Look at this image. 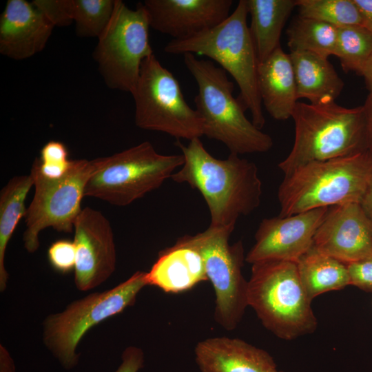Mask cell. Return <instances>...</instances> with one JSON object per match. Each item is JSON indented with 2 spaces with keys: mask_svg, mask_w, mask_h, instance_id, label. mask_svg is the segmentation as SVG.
I'll return each mask as SVG.
<instances>
[{
  "mask_svg": "<svg viewBox=\"0 0 372 372\" xmlns=\"http://www.w3.org/2000/svg\"><path fill=\"white\" fill-rule=\"evenodd\" d=\"M363 106L366 117V149L372 154V91L369 92Z\"/></svg>",
  "mask_w": 372,
  "mask_h": 372,
  "instance_id": "obj_34",
  "label": "cell"
},
{
  "mask_svg": "<svg viewBox=\"0 0 372 372\" xmlns=\"http://www.w3.org/2000/svg\"><path fill=\"white\" fill-rule=\"evenodd\" d=\"M85 196L126 206L160 187L184 163L183 154H161L144 141L113 155L92 159Z\"/></svg>",
  "mask_w": 372,
  "mask_h": 372,
  "instance_id": "obj_7",
  "label": "cell"
},
{
  "mask_svg": "<svg viewBox=\"0 0 372 372\" xmlns=\"http://www.w3.org/2000/svg\"><path fill=\"white\" fill-rule=\"evenodd\" d=\"M148 286L146 272L137 271L114 287L93 292L69 303L42 323V340L46 349L65 370L79 364L76 349L93 327L132 306L139 292Z\"/></svg>",
  "mask_w": 372,
  "mask_h": 372,
  "instance_id": "obj_8",
  "label": "cell"
},
{
  "mask_svg": "<svg viewBox=\"0 0 372 372\" xmlns=\"http://www.w3.org/2000/svg\"><path fill=\"white\" fill-rule=\"evenodd\" d=\"M232 231L209 225L202 232L185 235L176 240L201 256L215 292V320L227 331L236 327L248 306L247 281L242 273L245 260L243 245L241 240L229 243Z\"/></svg>",
  "mask_w": 372,
  "mask_h": 372,
  "instance_id": "obj_11",
  "label": "cell"
},
{
  "mask_svg": "<svg viewBox=\"0 0 372 372\" xmlns=\"http://www.w3.org/2000/svg\"><path fill=\"white\" fill-rule=\"evenodd\" d=\"M250 16L249 32L259 63L280 47L282 29L296 0H245Z\"/></svg>",
  "mask_w": 372,
  "mask_h": 372,
  "instance_id": "obj_22",
  "label": "cell"
},
{
  "mask_svg": "<svg viewBox=\"0 0 372 372\" xmlns=\"http://www.w3.org/2000/svg\"><path fill=\"white\" fill-rule=\"evenodd\" d=\"M146 280L147 285L173 293L189 290L208 280L200 254L178 242L159 252L157 260L146 272Z\"/></svg>",
  "mask_w": 372,
  "mask_h": 372,
  "instance_id": "obj_20",
  "label": "cell"
},
{
  "mask_svg": "<svg viewBox=\"0 0 372 372\" xmlns=\"http://www.w3.org/2000/svg\"><path fill=\"white\" fill-rule=\"evenodd\" d=\"M54 27L32 2L8 0L0 19V52L14 60L30 58L43 50Z\"/></svg>",
  "mask_w": 372,
  "mask_h": 372,
  "instance_id": "obj_17",
  "label": "cell"
},
{
  "mask_svg": "<svg viewBox=\"0 0 372 372\" xmlns=\"http://www.w3.org/2000/svg\"><path fill=\"white\" fill-rule=\"evenodd\" d=\"M295 137L288 156L278 165L284 175L305 164L353 155L366 149L362 105L298 102L292 117Z\"/></svg>",
  "mask_w": 372,
  "mask_h": 372,
  "instance_id": "obj_4",
  "label": "cell"
},
{
  "mask_svg": "<svg viewBox=\"0 0 372 372\" xmlns=\"http://www.w3.org/2000/svg\"><path fill=\"white\" fill-rule=\"evenodd\" d=\"M290 52H308L325 59L335 55L338 28L298 15L287 31Z\"/></svg>",
  "mask_w": 372,
  "mask_h": 372,
  "instance_id": "obj_25",
  "label": "cell"
},
{
  "mask_svg": "<svg viewBox=\"0 0 372 372\" xmlns=\"http://www.w3.org/2000/svg\"><path fill=\"white\" fill-rule=\"evenodd\" d=\"M329 208L264 218L256 230L255 243L245 261L251 265L264 260L296 262L312 247L316 232Z\"/></svg>",
  "mask_w": 372,
  "mask_h": 372,
  "instance_id": "obj_14",
  "label": "cell"
},
{
  "mask_svg": "<svg viewBox=\"0 0 372 372\" xmlns=\"http://www.w3.org/2000/svg\"><path fill=\"white\" fill-rule=\"evenodd\" d=\"M34 185L32 175H18L10 178L0 192V291L7 287L9 274L5 267L7 246L22 218L26 214L25 201Z\"/></svg>",
  "mask_w": 372,
  "mask_h": 372,
  "instance_id": "obj_24",
  "label": "cell"
},
{
  "mask_svg": "<svg viewBox=\"0 0 372 372\" xmlns=\"http://www.w3.org/2000/svg\"><path fill=\"white\" fill-rule=\"evenodd\" d=\"M280 372H282V371H280Z\"/></svg>",
  "mask_w": 372,
  "mask_h": 372,
  "instance_id": "obj_39",
  "label": "cell"
},
{
  "mask_svg": "<svg viewBox=\"0 0 372 372\" xmlns=\"http://www.w3.org/2000/svg\"><path fill=\"white\" fill-rule=\"evenodd\" d=\"M300 280L309 298L351 285L347 264L313 246L296 262Z\"/></svg>",
  "mask_w": 372,
  "mask_h": 372,
  "instance_id": "obj_23",
  "label": "cell"
},
{
  "mask_svg": "<svg viewBox=\"0 0 372 372\" xmlns=\"http://www.w3.org/2000/svg\"><path fill=\"white\" fill-rule=\"evenodd\" d=\"M362 18V25L372 33V0H353Z\"/></svg>",
  "mask_w": 372,
  "mask_h": 372,
  "instance_id": "obj_35",
  "label": "cell"
},
{
  "mask_svg": "<svg viewBox=\"0 0 372 372\" xmlns=\"http://www.w3.org/2000/svg\"><path fill=\"white\" fill-rule=\"evenodd\" d=\"M258 83L262 104L271 116L278 121L291 118L298 102L296 84L289 53L281 46L259 63Z\"/></svg>",
  "mask_w": 372,
  "mask_h": 372,
  "instance_id": "obj_19",
  "label": "cell"
},
{
  "mask_svg": "<svg viewBox=\"0 0 372 372\" xmlns=\"http://www.w3.org/2000/svg\"><path fill=\"white\" fill-rule=\"evenodd\" d=\"M360 76H362L364 78L369 92L372 91V54L364 65Z\"/></svg>",
  "mask_w": 372,
  "mask_h": 372,
  "instance_id": "obj_38",
  "label": "cell"
},
{
  "mask_svg": "<svg viewBox=\"0 0 372 372\" xmlns=\"http://www.w3.org/2000/svg\"><path fill=\"white\" fill-rule=\"evenodd\" d=\"M360 204L372 222V176Z\"/></svg>",
  "mask_w": 372,
  "mask_h": 372,
  "instance_id": "obj_37",
  "label": "cell"
},
{
  "mask_svg": "<svg viewBox=\"0 0 372 372\" xmlns=\"http://www.w3.org/2000/svg\"><path fill=\"white\" fill-rule=\"evenodd\" d=\"M296 8L299 16L337 28L362 25L361 15L353 0H296Z\"/></svg>",
  "mask_w": 372,
  "mask_h": 372,
  "instance_id": "obj_27",
  "label": "cell"
},
{
  "mask_svg": "<svg viewBox=\"0 0 372 372\" xmlns=\"http://www.w3.org/2000/svg\"><path fill=\"white\" fill-rule=\"evenodd\" d=\"M74 231V284L79 291H87L107 280L116 269L114 232L108 219L90 207L81 211Z\"/></svg>",
  "mask_w": 372,
  "mask_h": 372,
  "instance_id": "obj_13",
  "label": "cell"
},
{
  "mask_svg": "<svg viewBox=\"0 0 372 372\" xmlns=\"http://www.w3.org/2000/svg\"><path fill=\"white\" fill-rule=\"evenodd\" d=\"M94 169L92 160H72L67 173L59 178L44 177L34 161L30 174L34 180V192L27 207L23 246L30 254L39 247V236L45 228L59 232L71 233L74 222L83 208L87 182Z\"/></svg>",
  "mask_w": 372,
  "mask_h": 372,
  "instance_id": "obj_12",
  "label": "cell"
},
{
  "mask_svg": "<svg viewBox=\"0 0 372 372\" xmlns=\"http://www.w3.org/2000/svg\"><path fill=\"white\" fill-rule=\"evenodd\" d=\"M0 372H16L14 360L2 344H0Z\"/></svg>",
  "mask_w": 372,
  "mask_h": 372,
  "instance_id": "obj_36",
  "label": "cell"
},
{
  "mask_svg": "<svg viewBox=\"0 0 372 372\" xmlns=\"http://www.w3.org/2000/svg\"><path fill=\"white\" fill-rule=\"evenodd\" d=\"M39 159L43 163H65L68 159V152L63 143L59 141H50L41 149Z\"/></svg>",
  "mask_w": 372,
  "mask_h": 372,
  "instance_id": "obj_33",
  "label": "cell"
},
{
  "mask_svg": "<svg viewBox=\"0 0 372 372\" xmlns=\"http://www.w3.org/2000/svg\"><path fill=\"white\" fill-rule=\"evenodd\" d=\"M247 304L276 336L292 340L313 331L317 320L296 262L264 260L251 265Z\"/></svg>",
  "mask_w": 372,
  "mask_h": 372,
  "instance_id": "obj_6",
  "label": "cell"
},
{
  "mask_svg": "<svg viewBox=\"0 0 372 372\" xmlns=\"http://www.w3.org/2000/svg\"><path fill=\"white\" fill-rule=\"evenodd\" d=\"M245 0H240L229 16L216 26L183 39H172L164 48L174 54H196L217 62L240 89L239 100L249 110L260 130L265 124L258 83V60L247 25Z\"/></svg>",
  "mask_w": 372,
  "mask_h": 372,
  "instance_id": "obj_5",
  "label": "cell"
},
{
  "mask_svg": "<svg viewBox=\"0 0 372 372\" xmlns=\"http://www.w3.org/2000/svg\"><path fill=\"white\" fill-rule=\"evenodd\" d=\"M32 3L54 27L68 26L73 22L72 0H34Z\"/></svg>",
  "mask_w": 372,
  "mask_h": 372,
  "instance_id": "obj_30",
  "label": "cell"
},
{
  "mask_svg": "<svg viewBox=\"0 0 372 372\" xmlns=\"http://www.w3.org/2000/svg\"><path fill=\"white\" fill-rule=\"evenodd\" d=\"M132 94L134 121L139 128L164 132L177 140L189 141L203 136L197 111L188 105L178 80L154 54L142 63Z\"/></svg>",
  "mask_w": 372,
  "mask_h": 372,
  "instance_id": "obj_9",
  "label": "cell"
},
{
  "mask_svg": "<svg viewBox=\"0 0 372 372\" xmlns=\"http://www.w3.org/2000/svg\"><path fill=\"white\" fill-rule=\"evenodd\" d=\"M149 25L183 39L211 29L230 14L231 0H145Z\"/></svg>",
  "mask_w": 372,
  "mask_h": 372,
  "instance_id": "obj_16",
  "label": "cell"
},
{
  "mask_svg": "<svg viewBox=\"0 0 372 372\" xmlns=\"http://www.w3.org/2000/svg\"><path fill=\"white\" fill-rule=\"evenodd\" d=\"M143 350L135 346L126 347L121 355V362L114 372H138L144 366Z\"/></svg>",
  "mask_w": 372,
  "mask_h": 372,
  "instance_id": "obj_32",
  "label": "cell"
},
{
  "mask_svg": "<svg viewBox=\"0 0 372 372\" xmlns=\"http://www.w3.org/2000/svg\"><path fill=\"white\" fill-rule=\"evenodd\" d=\"M184 63L198 85L196 110L203 125V136L223 143L238 155L264 153L273 140L245 114V106L233 96L234 83L227 72L211 61L183 54Z\"/></svg>",
  "mask_w": 372,
  "mask_h": 372,
  "instance_id": "obj_2",
  "label": "cell"
},
{
  "mask_svg": "<svg viewBox=\"0 0 372 372\" xmlns=\"http://www.w3.org/2000/svg\"><path fill=\"white\" fill-rule=\"evenodd\" d=\"M313 247L345 264L372 256V222L360 203L334 206L317 229Z\"/></svg>",
  "mask_w": 372,
  "mask_h": 372,
  "instance_id": "obj_15",
  "label": "cell"
},
{
  "mask_svg": "<svg viewBox=\"0 0 372 372\" xmlns=\"http://www.w3.org/2000/svg\"><path fill=\"white\" fill-rule=\"evenodd\" d=\"M76 33L99 38L112 16L115 0H72Z\"/></svg>",
  "mask_w": 372,
  "mask_h": 372,
  "instance_id": "obj_28",
  "label": "cell"
},
{
  "mask_svg": "<svg viewBox=\"0 0 372 372\" xmlns=\"http://www.w3.org/2000/svg\"><path fill=\"white\" fill-rule=\"evenodd\" d=\"M194 354L200 372H280L269 353L238 338H207Z\"/></svg>",
  "mask_w": 372,
  "mask_h": 372,
  "instance_id": "obj_18",
  "label": "cell"
},
{
  "mask_svg": "<svg viewBox=\"0 0 372 372\" xmlns=\"http://www.w3.org/2000/svg\"><path fill=\"white\" fill-rule=\"evenodd\" d=\"M298 99L313 105L335 102L344 84L328 59L308 52H290Z\"/></svg>",
  "mask_w": 372,
  "mask_h": 372,
  "instance_id": "obj_21",
  "label": "cell"
},
{
  "mask_svg": "<svg viewBox=\"0 0 372 372\" xmlns=\"http://www.w3.org/2000/svg\"><path fill=\"white\" fill-rule=\"evenodd\" d=\"M48 259L51 267L61 273H68L74 269L76 247L74 241L57 240L48 249Z\"/></svg>",
  "mask_w": 372,
  "mask_h": 372,
  "instance_id": "obj_29",
  "label": "cell"
},
{
  "mask_svg": "<svg viewBox=\"0 0 372 372\" xmlns=\"http://www.w3.org/2000/svg\"><path fill=\"white\" fill-rule=\"evenodd\" d=\"M371 176L372 154L368 150L302 165L285 175L279 186L278 216L360 203Z\"/></svg>",
  "mask_w": 372,
  "mask_h": 372,
  "instance_id": "obj_3",
  "label": "cell"
},
{
  "mask_svg": "<svg viewBox=\"0 0 372 372\" xmlns=\"http://www.w3.org/2000/svg\"><path fill=\"white\" fill-rule=\"evenodd\" d=\"M176 145L182 152L184 163L171 178L198 190L209 210V225L234 231L239 217L259 207L262 182L254 162L233 153L226 159H218L199 138L186 145L177 140Z\"/></svg>",
  "mask_w": 372,
  "mask_h": 372,
  "instance_id": "obj_1",
  "label": "cell"
},
{
  "mask_svg": "<svg viewBox=\"0 0 372 372\" xmlns=\"http://www.w3.org/2000/svg\"><path fill=\"white\" fill-rule=\"evenodd\" d=\"M150 28L143 3L134 10L121 0L106 28L98 38L93 57L107 86L132 93L139 79L143 61L154 54L149 43Z\"/></svg>",
  "mask_w": 372,
  "mask_h": 372,
  "instance_id": "obj_10",
  "label": "cell"
},
{
  "mask_svg": "<svg viewBox=\"0 0 372 372\" xmlns=\"http://www.w3.org/2000/svg\"><path fill=\"white\" fill-rule=\"evenodd\" d=\"M372 54V33L362 25L338 28L336 56L345 72L360 75Z\"/></svg>",
  "mask_w": 372,
  "mask_h": 372,
  "instance_id": "obj_26",
  "label": "cell"
},
{
  "mask_svg": "<svg viewBox=\"0 0 372 372\" xmlns=\"http://www.w3.org/2000/svg\"><path fill=\"white\" fill-rule=\"evenodd\" d=\"M351 285L372 291V256L347 264Z\"/></svg>",
  "mask_w": 372,
  "mask_h": 372,
  "instance_id": "obj_31",
  "label": "cell"
}]
</instances>
